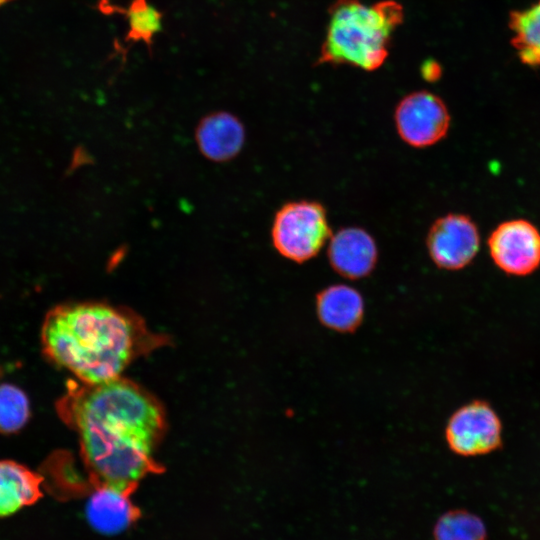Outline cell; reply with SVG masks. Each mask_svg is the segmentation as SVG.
<instances>
[{
    "mask_svg": "<svg viewBox=\"0 0 540 540\" xmlns=\"http://www.w3.org/2000/svg\"><path fill=\"white\" fill-rule=\"evenodd\" d=\"M57 411L78 437L91 484L133 493L140 480L162 470L155 453L164 410L138 384L123 377L93 385L70 381Z\"/></svg>",
    "mask_w": 540,
    "mask_h": 540,
    "instance_id": "6da1fadb",
    "label": "cell"
},
{
    "mask_svg": "<svg viewBox=\"0 0 540 540\" xmlns=\"http://www.w3.org/2000/svg\"><path fill=\"white\" fill-rule=\"evenodd\" d=\"M44 355L84 384L122 377L138 357L164 344L130 311L104 303L59 305L41 329Z\"/></svg>",
    "mask_w": 540,
    "mask_h": 540,
    "instance_id": "7a4b0ae2",
    "label": "cell"
},
{
    "mask_svg": "<svg viewBox=\"0 0 540 540\" xmlns=\"http://www.w3.org/2000/svg\"><path fill=\"white\" fill-rule=\"evenodd\" d=\"M403 18V7L394 0L370 5L361 0H335L329 8L317 64H344L365 71L380 68Z\"/></svg>",
    "mask_w": 540,
    "mask_h": 540,
    "instance_id": "3957f363",
    "label": "cell"
},
{
    "mask_svg": "<svg viewBox=\"0 0 540 540\" xmlns=\"http://www.w3.org/2000/svg\"><path fill=\"white\" fill-rule=\"evenodd\" d=\"M331 235L325 207L311 200L283 204L277 210L271 228L275 250L300 264L316 257Z\"/></svg>",
    "mask_w": 540,
    "mask_h": 540,
    "instance_id": "277c9868",
    "label": "cell"
},
{
    "mask_svg": "<svg viewBox=\"0 0 540 540\" xmlns=\"http://www.w3.org/2000/svg\"><path fill=\"white\" fill-rule=\"evenodd\" d=\"M445 438L457 455H485L501 447L502 423L488 402L474 400L451 415L445 428Z\"/></svg>",
    "mask_w": 540,
    "mask_h": 540,
    "instance_id": "5b68a950",
    "label": "cell"
},
{
    "mask_svg": "<svg viewBox=\"0 0 540 540\" xmlns=\"http://www.w3.org/2000/svg\"><path fill=\"white\" fill-rule=\"evenodd\" d=\"M394 121L399 137L414 148H427L441 141L450 128L444 101L429 91H415L397 104Z\"/></svg>",
    "mask_w": 540,
    "mask_h": 540,
    "instance_id": "8992f818",
    "label": "cell"
},
{
    "mask_svg": "<svg viewBox=\"0 0 540 540\" xmlns=\"http://www.w3.org/2000/svg\"><path fill=\"white\" fill-rule=\"evenodd\" d=\"M480 240L479 229L469 216L449 213L432 223L426 236V247L438 268L456 271L474 260Z\"/></svg>",
    "mask_w": 540,
    "mask_h": 540,
    "instance_id": "52a82bcc",
    "label": "cell"
},
{
    "mask_svg": "<svg viewBox=\"0 0 540 540\" xmlns=\"http://www.w3.org/2000/svg\"><path fill=\"white\" fill-rule=\"evenodd\" d=\"M487 246L494 264L508 275L527 276L540 266V231L526 219L498 224Z\"/></svg>",
    "mask_w": 540,
    "mask_h": 540,
    "instance_id": "ba28073f",
    "label": "cell"
},
{
    "mask_svg": "<svg viewBox=\"0 0 540 540\" xmlns=\"http://www.w3.org/2000/svg\"><path fill=\"white\" fill-rule=\"evenodd\" d=\"M327 256L332 269L342 277L361 279L374 270L378 248L373 236L360 227H344L332 234Z\"/></svg>",
    "mask_w": 540,
    "mask_h": 540,
    "instance_id": "9c48e42d",
    "label": "cell"
},
{
    "mask_svg": "<svg viewBox=\"0 0 540 540\" xmlns=\"http://www.w3.org/2000/svg\"><path fill=\"white\" fill-rule=\"evenodd\" d=\"M91 486L85 511L88 522L98 532L120 533L141 516L131 500L132 492L101 484Z\"/></svg>",
    "mask_w": 540,
    "mask_h": 540,
    "instance_id": "30bf717a",
    "label": "cell"
},
{
    "mask_svg": "<svg viewBox=\"0 0 540 540\" xmlns=\"http://www.w3.org/2000/svg\"><path fill=\"white\" fill-rule=\"evenodd\" d=\"M196 139L201 152L214 161H226L242 149L245 131L234 115L217 112L205 117L199 124Z\"/></svg>",
    "mask_w": 540,
    "mask_h": 540,
    "instance_id": "8fae6325",
    "label": "cell"
},
{
    "mask_svg": "<svg viewBox=\"0 0 540 540\" xmlns=\"http://www.w3.org/2000/svg\"><path fill=\"white\" fill-rule=\"evenodd\" d=\"M316 311L326 327L339 332H350L363 319L364 300L355 288L346 284H334L317 294Z\"/></svg>",
    "mask_w": 540,
    "mask_h": 540,
    "instance_id": "7c38bea8",
    "label": "cell"
},
{
    "mask_svg": "<svg viewBox=\"0 0 540 540\" xmlns=\"http://www.w3.org/2000/svg\"><path fill=\"white\" fill-rule=\"evenodd\" d=\"M44 478L13 460H0V518L33 505L43 493Z\"/></svg>",
    "mask_w": 540,
    "mask_h": 540,
    "instance_id": "4fadbf2b",
    "label": "cell"
},
{
    "mask_svg": "<svg viewBox=\"0 0 540 540\" xmlns=\"http://www.w3.org/2000/svg\"><path fill=\"white\" fill-rule=\"evenodd\" d=\"M513 44L523 63L540 65V0L532 6L514 12L510 19Z\"/></svg>",
    "mask_w": 540,
    "mask_h": 540,
    "instance_id": "5bb4252c",
    "label": "cell"
},
{
    "mask_svg": "<svg viewBox=\"0 0 540 540\" xmlns=\"http://www.w3.org/2000/svg\"><path fill=\"white\" fill-rule=\"evenodd\" d=\"M487 535L483 519L464 509L442 514L433 529L434 540H487Z\"/></svg>",
    "mask_w": 540,
    "mask_h": 540,
    "instance_id": "9a60e30c",
    "label": "cell"
},
{
    "mask_svg": "<svg viewBox=\"0 0 540 540\" xmlns=\"http://www.w3.org/2000/svg\"><path fill=\"white\" fill-rule=\"evenodd\" d=\"M29 417L30 404L26 394L15 385L0 384V433L18 432Z\"/></svg>",
    "mask_w": 540,
    "mask_h": 540,
    "instance_id": "2e32d148",
    "label": "cell"
},
{
    "mask_svg": "<svg viewBox=\"0 0 540 540\" xmlns=\"http://www.w3.org/2000/svg\"><path fill=\"white\" fill-rule=\"evenodd\" d=\"M125 13L129 24L128 38L150 45L153 36L161 30L162 14L147 0H132Z\"/></svg>",
    "mask_w": 540,
    "mask_h": 540,
    "instance_id": "e0dca14e",
    "label": "cell"
},
{
    "mask_svg": "<svg viewBox=\"0 0 540 540\" xmlns=\"http://www.w3.org/2000/svg\"><path fill=\"white\" fill-rule=\"evenodd\" d=\"M8 1H10V0H0V6L4 5V4L7 3Z\"/></svg>",
    "mask_w": 540,
    "mask_h": 540,
    "instance_id": "ac0fdd59",
    "label": "cell"
}]
</instances>
